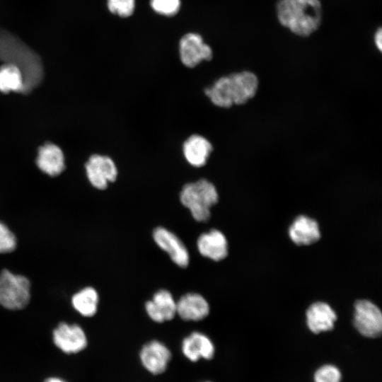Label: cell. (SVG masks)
Here are the masks:
<instances>
[{
  "label": "cell",
  "mask_w": 382,
  "mask_h": 382,
  "mask_svg": "<svg viewBox=\"0 0 382 382\" xmlns=\"http://www.w3.org/2000/svg\"><path fill=\"white\" fill-rule=\"evenodd\" d=\"M0 60L20 69L24 82L23 93H30L41 83L44 71L40 56L20 38L3 28H0Z\"/></svg>",
  "instance_id": "obj_1"
},
{
  "label": "cell",
  "mask_w": 382,
  "mask_h": 382,
  "mask_svg": "<svg viewBox=\"0 0 382 382\" xmlns=\"http://www.w3.org/2000/svg\"><path fill=\"white\" fill-rule=\"evenodd\" d=\"M258 88V79L251 71L233 73L218 79L204 89L211 102L219 108L242 105L254 97Z\"/></svg>",
  "instance_id": "obj_2"
},
{
  "label": "cell",
  "mask_w": 382,
  "mask_h": 382,
  "mask_svg": "<svg viewBox=\"0 0 382 382\" xmlns=\"http://www.w3.org/2000/svg\"><path fill=\"white\" fill-rule=\"evenodd\" d=\"M276 11L279 23L301 37L316 31L322 20L320 0H279Z\"/></svg>",
  "instance_id": "obj_3"
},
{
  "label": "cell",
  "mask_w": 382,
  "mask_h": 382,
  "mask_svg": "<svg viewBox=\"0 0 382 382\" xmlns=\"http://www.w3.org/2000/svg\"><path fill=\"white\" fill-rule=\"evenodd\" d=\"M219 200L214 185L205 178L186 183L180 193L181 204L197 221L206 222L211 216L210 208Z\"/></svg>",
  "instance_id": "obj_4"
},
{
  "label": "cell",
  "mask_w": 382,
  "mask_h": 382,
  "mask_svg": "<svg viewBox=\"0 0 382 382\" xmlns=\"http://www.w3.org/2000/svg\"><path fill=\"white\" fill-rule=\"evenodd\" d=\"M30 282L25 276L7 269L0 272V306L12 311L21 310L30 303Z\"/></svg>",
  "instance_id": "obj_5"
},
{
  "label": "cell",
  "mask_w": 382,
  "mask_h": 382,
  "mask_svg": "<svg viewBox=\"0 0 382 382\" xmlns=\"http://www.w3.org/2000/svg\"><path fill=\"white\" fill-rule=\"evenodd\" d=\"M178 50L182 64L187 68H194L202 61H210L213 57L211 47L197 33L190 32L183 35Z\"/></svg>",
  "instance_id": "obj_6"
},
{
  "label": "cell",
  "mask_w": 382,
  "mask_h": 382,
  "mask_svg": "<svg viewBox=\"0 0 382 382\" xmlns=\"http://www.w3.org/2000/svg\"><path fill=\"white\" fill-rule=\"evenodd\" d=\"M354 325L366 337L375 338L380 336L382 332L380 309L369 301H357L354 304Z\"/></svg>",
  "instance_id": "obj_7"
},
{
  "label": "cell",
  "mask_w": 382,
  "mask_h": 382,
  "mask_svg": "<svg viewBox=\"0 0 382 382\" xmlns=\"http://www.w3.org/2000/svg\"><path fill=\"white\" fill-rule=\"evenodd\" d=\"M85 168L89 182L98 190L106 189L108 183L115 181L117 177V166L108 156L92 155L86 163Z\"/></svg>",
  "instance_id": "obj_8"
},
{
  "label": "cell",
  "mask_w": 382,
  "mask_h": 382,
  "mask_svg": "<svg viewBox=\"0 0 382 382\" xmlns=\"http://www.w3.org/2000/svg\"><path fill=\"white\" fill-rule=\"evenodd\" d=\"M55 345L67 354L82 351L87 346V338L83 330L76 324L60 323L53 331Z\"/></svg>",
  "instance_id": "obj_9"
},
{
  "label": "cell",
  "mask_w": 382,
  "mask_h": 382,
  "mask_svg": "<svg viewBox=\"0 0 382 382\" xmlns=\"http://www.w3.org/2000/svg\"><path fill=\"white\" fill-rule=\"evenodd\" d=\"M153 238L156 243L166 251L178 266L186 267L190 261L189 253L180 239L173 232L163 227L155 228Z\"/></svg>",
  "instance_id": "obj_10"
},
{
  "label": "cell",
  "mask_w": 382,
  "mask_h": 382,
  "mask_svg": "<svg viewBox=\"0 0 382 382\" xmlns=\"http://www.w3.org/2000/svg\"><path fill=\"white\" fill-rule=\"evenodd\" d=\"M171 358L168 347L157 340L145 344L140 352V360L144 367L153 374L164 372Z\"/></svg>",
  "instance_id": "obj_11"
},
{
  "label": "cell",
  "mask_w": 382,
  "mask_h": 382,
  "mask_svg": "<svg viewBox=\"0 0 382 382\" xmlns=\"http://www.w3.org/2000/svg\"><path fill=\"white\" fill-rule=\"evenodd\" d=\"M146 311L151 319L156 323L172 320L177 313V305L172 294L161 289L146 303Z\"/></svg>",
  "instance_id": "obj_12"
},
{
  "label": "cell",
  "mask_w": 382,
  "mask_h": 382,
  "mask_svg": "<svg viewBox=\"0 0 382 382\" xmlns=\"http://www.w3.org/2000/svg\"><path fill=\"white\" fill-rule=\"evenodd\" d=\"M199 253L214 261L224 259L228 255V243L225 236L212 229L199 236L197 241Z\"/></svg>",
  "instance_id": "obj_13"
},
{
  "label": "cell",
  "mask_w": 382,
  "mask_h": 382,
  "mask_svg": "<svg viewBox=\"0 0 382 382\" xmlns=\"http://www.w3.org/2000/svg\"><path fill=\"white\" fill-rule=\"evenodd\" d=\"M213 150L212 144L199 134L190 136L183 143V153L187 163L195 168L204 166Z\"/></svg>",
  "instance_id": "obj_14"
},
{
  "label": "cell",
  "mask_w": 382,
  "mask_h": 382,
  "mask_svg": "<svg viewBox=\"0 0 382 382\" xmlns=\"http://www.w3.org/2000/svg\"><path fill=\"white\" fill-rule=\"evenodd\" d=\"M176 305L177 313L185 320H201L209 313L207 300L199 294H186L178 300Z\"/></svg>",
  "instance_id": "obj_15"
},
{
  "label": "cell",
  "mask_w": 382,
  "mask_h": 382,
  "mask_svg": "<svg viewBox=\"0 0 382 382\" xmlns=\"http://www.w3.org/2000/svg\"><path fill=\"white\" fill-rule=\"evenodd\" d=\"M182 351L185 357L192 361L199 359H211L214 354V346L205 335L195 332L185 337L182 343Z\"/></svg>",
  "instance_id": "obj_16"
},
{
  "label": "cell",
  "mask_w": 382,
  "mask_h": 382,
  "mask_svg": "<svg viewBox=\"0 0 382 382\" xmlns=\"http://www.w3.org/2000/svg\"><path fill=\"white\" fill-rule=\"evenodd\" d=\"M307 325L313 333L331 330L337 319L332 308L324 302H316L306 311Z\"/></svg>",
  "instance_id": "obj_17"
},
{
  "label": "cell",
  "mask_w": 382,
  "mask_h": 382,
  "mask_svg": "<svg viewBox=\"0 0 382 382\" xmlns=\"http://www.w3.org/2000/svg\"><path fill=\"white\" fill-rule=\"evenodd\" d=\"M289 234L292 241L298 245L314 243L320 238L316 221L303 215L295 219L289 227Z\"/></svg>",
  "instance_id": "obj_18"
},
{
  "label": "cell",
  "mask_w": 382,
  "mask_h": 382,
  "mask_svg": "<svg viewBox=\"0 0 382 382\" xmlns=\"http://www.w3.org/2000/svg\"><path fill=\"white\" fill-rule=\"evenodd\" d=\"M37 165L42 172L50 176L59 175L65 168L62 151L54 144H45L38 150Z\"/></svg>",
  "instance_id": "obj_19"
},
{
  "label": "cell",
  "mask_w": 382,
  "mask_h": 382,
  "mask_svg": "<svg viewBox=\"0 0 382 382\" xmlns=\"http://www.w3.org/2000/svg\"><path fill=\"white\" fill-rule=\"evenodd\" d=\"M99 297L96 290L90 286L81 289L71 298L74 308L81 316L92 317L97 312Z\"/></svg>",
  "instance_id": "obj_20"
},
{
  "label": "cell",
  "mask_w": 382,
  "mask_h": 382,
  "mask_svg": "<svg viewBox=\"0 0 382 382\" xmlns=\"http://www.w3.org/2000/svg\"><path fill=\"white\" fill-rule=\"evenodd\" d=\"M23 77L18 68L10 64L0 66V91L23 93Z\"/></svg>",
  "instance_id": "obj_21"
},
{
  "label": "cell",
  "mask_w": 382,
  "mask_h": 382,
  "mask_svg": "<svg viewBox=\"0 0 382 382\" xmlns=\"http://www.w3.org/2000/svg\"><path fill=\"white\" fill-rule=\"evenodd\" d=\"M150 6L156 13L166 17H173L180 11V0H150Z\"/></svg>",
  "instance_id": "obj_22"
},
{
  "label": "cell",
  "mask_w": 382,
  "mask_h": 382,
  "mask_svg": "<svg viewBox=\"0 0 382 382\" xmlns=\"http://www.w3.org/2000/svg\"><path fill=\"white\" fill-rule=\"evenodd\" d=\"M107 6L110 13L121 18L131 16L135 10V0H107Z\"/></svg>",
  "instance_id": "obj_23"
},
{
  "label": "cell",
  "mask_w": 382,
  "mask_h": 382,
  "mask_svg": "<svg viewBox=\"0 0 382 382\" xmlns=\"http://www.w3.org/2000/svg\"><path fill=\"white\" fill-rule=\"evenodd\" d=\"M17 240L14 233L0 221V254L10 253L15 250Z\"/></svg>",
  "instance_id": "obj_24"
},
{
  "label": "cell",
  "mask_w": 382,
  "mask_h": 382,
  "mask_svg": "<svg viewBox=\"0 0 382 382\" xmlns=\"http://www.w3.org/2000/svg\"><path fill=\"white\" fill-rule=\"evenodd\" d=\"M341 373L332 365H325L319 368L315 375V382H340Z\"/></svg>",
  "instance_id": "obj_25"
},
{
  "label": "cell",
  "mask_w": 382,
  "mask_h": 382,
  "mask_svg": "<svg viewBox=\"0 0 382 382\" xmlns=\"http://www.w3.org/2000/svg\"><path fill=\"white\" fill-rule=\"evenodd\" d=\"M374 42L376 47L379 51L382 50V31L381 28H379L374 35Z\"/></svg>",
  "instance_id": "obj_26"
},
{
  "label": "cell",
  "mask_w": 382,
  "mask_h": 382,
  "mask_svg": "<svg viewBox=\"0 0 382 382\" xmlns=\"http://www.w3.org/2000/svg\"><path fill=\"white\" fill-rule=\"evenodd\" d=\"M45 382H64V381L59 378H50L47 379Z\"/></svg>",
  "instance_id": "obj_27"
}]
</instances>
